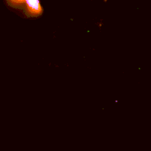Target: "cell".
<instances>
[{
    "instance_id": "cell-1",
    "label": "cell",
    "mask_w": 151,
    "mask_h": 151,
    "mask_svg": "<svg viewBox=\"0 0 151 151\" xmlns=\"http://www.w3.org/2000/svg\"><path fill=\"white\" fill-rule=\"evenodd\" d=\"M43 7L39 0H27L25 13L28 17H38L43 13Z\"/></svg>"
},
{
    "instance_id": "cell-2",
    "label": "cell",
    "mask_w": 151,
    "mask_h": 151,
    "mask_svg": "<svg viewBox=\"0 0 151 151\" xmlns=\"http://www.w3.org/2000/svg\"><path fill=\"white\" fill-rule=\"evenodd\" d=\"M27 0H7V2L11 7H22L25 5Z\"/></svg>"
}]
</instances>
